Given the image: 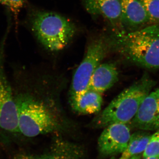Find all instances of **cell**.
I'll use <instances>...</instances> for the list:
<instances>
[{"instance_id": "cell-18", "label": "cell", "mask_w": 159, "mask_h": 159, "mask_svg": "<svg viewBox=\"0 0 159 159\" xmlns=\"http://www.w3.org/2000/svg\"><path fill=\"white\" fill-rule=\"evenodd\" d=\"M144 159H159V155L155 156H152L148 157L145 158Z\"/></svg>"}, {"instance_id": "cell-5", "label": "cell", "mask_w": 159, "mask_h": 159, "mask_svg": "<svg viewBox=\"0 0 159 159\" xmlns=\"http://www.w3.org/2000/svg\"><path fill=\"white\" fill-rule=\"evenodd\" d=\"M111 47V39L104 37L95 39L89 44L85 56L73 76L70 101L77 99L88 90L92 75Z\"/></svg>"}, {"instance_id": "cell-6", "label": "cell", "mask_w": 159, "mask_h": 159, "mask_svg": "<svg viewBox=\"0 0 159 159\" xmlns=\"http://www.w3.org/2000/svg\"><path fill=\"white\" fill-rule=\"evenodd\" d=\"M9 29L8 26L0 42V130L16 133H19L16 104L4 66L5 44Z\"/></svg>"}, {"instance_id": "cell-19", "label": "cell", "mask_w": 159, "mask_h": 159, "mask_svg": "<svg viewBox=\"0 0 159 159\" xmlns=\"http://www.w3.org/2000/svg\"><path fill=\"white\" fill-rule=\"evenodd\" d=\"M129 159H141V157L140 156V155H136L132 157L131 158Z\"/></svg>"}, {"instance_id": "cell-17", "label": "cell", "mask_w": 159, "mask_h": 159, "mask_svg": "<svg viewBox=\"0 0 159 159\" xmlns=\"http://www.w3.org/2000/svg\"><path fill=\"white\" fill-rule=\"evenodd\" d=\"M151 135L146 149L142 153L144 158L159 155V129Z\"/></svg>"}, {"instance_id": "cell-4", "label": "cell", "mask_w": 159, "mask_h": 159, "mask_svg": "<svg viewBox=\"0 0 159 159\" xmlns=\"http://www.w3.org/2000/svg\"><path fill=\"white\" fill-rule=\"evenodd\" d=\"M19 133L29 138L57 131L60 122L48 107L28 93L15 97Z\"/></svg>"}, {"instance_id": "cell-12", "label": "cell", "mask_w": 159, "mask_h": 159, "mask_svg": "<svg viewBox=\"0 0 159 159\" xmlns=\"http://www.w3.org/2000/svg\"><path fill=\"white\" fill-rule=\"evenodd\" d=\"M102 94L88 89L81 96L70 101L75 112L80 115H89L100 111L103 102Z\"/></svg>"}, {"instance_id": "cell-14", "label": "cell", "mask_w": 159, "mask_h": 159, "mask_svg": "<svg viewBox=\"0 0 159 159\" xmlns=\"http://www.w3.org/2000/svg\"><path fill=\"white\" fill-rule=\"evenodd\" d=\"M151 135L146 131L141 130L131 135L127 147L118 159H129L143 153Z\"/></svg>"}, {"instance_id": "cell-10", "label": "cell", "mask_w": 159, "mask_h": 159, "mask_svg": "<svg viewBox=\"0 0 159 159\" xmlns=\"http://www.w3.org/2000/svg\"><path fill=\"white\" fill-rule=\"evenodd\" d=\"M121 23L125 32L137 31L151 25L140 0H121Z\"/></svg>"}, {"instance_id": "cell-11", "label": "cell", "mask_w": 159, "mask_h": 159, "mask_svg": "<svg viewBox=\"0 0 159 159\" xmlns=\"http://www.w3.org/2000/svg\"><path fill=\"white\" fill-rule=\"evenodd\" d=\"M119 80V72L113 63H101L92 75L88 89L102 94L115 85Z\"/></svg>"}, {"instance_id": "cell-15", "label": "cell", "mask_w": 159, "mask_h": 159, "mask_svg": "<svg viewBox=\"0 0 159 159\" xmlns=\"http://www.w3.org/2000/svg\"><path fill=\"white\" fill-rule=\"evenodd\" d=\"M28 0H0V5L6 7L13 16L16 29L18 25L19 16Z\"/></svg>"}, {"instance_id": "cell-13", "label": "cell", "mask_w": 159, "mask_h": 159, "mask_svg": "<svg viewBox=\"0 0 159 159\" xmlns=\"http://www.w3.org/2000/svg\"><path fill=\"white\" fill-rule=\"evenodd\" d=\"M55 149L51 153L34 156L24 153L16 154L12 159H81L77 149L64 141H57Z\"/></svg>"}, {"instance_id": "cell-1", "label": "cell", "mask_w": 159, "mask_h": 159, "mask_svg": "<svg viewBox=\"0 0 159 159\" xmlns=\"http://www.w3.org/2000/svg\"><path fill=\"white\" fill-rule=\"evenodd\" d=\"M111 45L135 65L159 68V24L133 31L114 34Z\"/></svg>"}, {"instance_id": "cell-16", "label": "cell", "mask_w": 159, "mask_h": 159, "mask_svg": "<svg viewBox=\"0 0 159 159\" xmlns=\"http://www.w3.org/2000/svg\"><path fill=\"white\" fill-rule=\"evenodd\" d=\"M147 12L151 24H159V0H140Z\"/></svg>"}, {"instance_id": "cell-7", "label": "cell", "mask_w": 159, "mask_h": 159, "mask_svg": "<svg viewBox=\"0 0 159 159\" xmlns=\"http://www.w3.org/2000/svg\"><path fill=\"white\" fill-rule=\"evenodd\" d=\"M131 135L127 124L115 123L106 126L98 139L99 152L106 156L122 153L127 147Z\"/></svg>"}, {"instance_id": "cell-2", "label": "cell", "mask_w": 159, "mask_h": 159, "mask_svg": "<svg viewBox=\"0 0 159 159\" xmlns=\"http://www.w3.org/2000/svg\"><path fill=\"white\" fill-rule=\"evenodd\" d=\"M155 84V81L148 74H144L141 79L121 92L104 109L99 112L90 125L95 128H104L115 123H130Z\"/></svg>"}, {"instance_id": "cell-9", "label": "cell", "mask_w": 159, "mask_h": 159, "mask_svg": "<svg viewBox=\"0 0 159 159\" xmlns=\"http://www.w3.org/2000/svg\"><path fill=\"white\" fill-rule=\"evenodd\" d=\"M87 12L105 18L113 29L114 33L125 32L121 23V0H81Z\"/></svg>"}, {"instance_id": "cell-8", "label": "cell", "mask_w": 159, "mask_h": 159, "mask_svg": "<svg viewBox=\"0 0 159 159\" xmlns=\"http://www.w3.org/2000/svg\"><path fill=\"white\" fill-rule=\"evenodd\" d=\"M130 123L134 128L141 130L159 129V88L146 97Z\"/></svg>"}, {"instance_id": "cell-3", "label": "cell", "mask_w": 159, "mask_h": 159, "mask_svg": "<svg viewBox=\"0 0 159 159\" xmlns=\"http://www.w3.org/2000/svg\"><path fill=\"white\" fill-rule=\"evenodd\" d=\"M27 20L39 42L52 52L63 50L77 31L74 23L63 16L52 11L31 9L27 15Z\"/></svg>"}]
</instances>
